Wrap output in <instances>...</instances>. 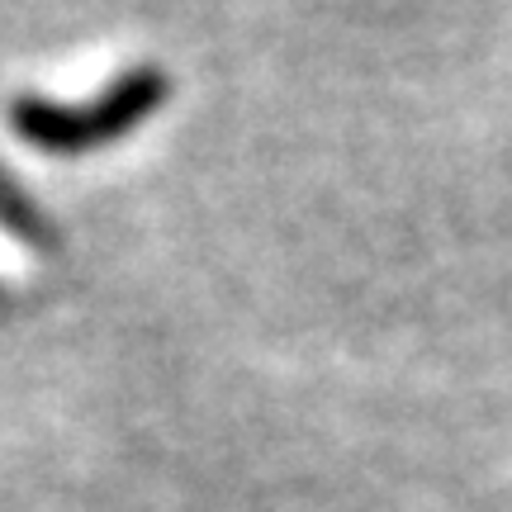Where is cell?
I'll return each instance as SVG.
<instances>
[{"label": "cell", "instance_id": "cell-1", "mask_svg": "<svg viewBox=\"0 0 512 512\" xmlns=\"http://www.w3.org/2000/svg\"><path fill=\"white\" fill-rule=\"evenodd\" d=\"M166 100V76L162 72H128L124 81H114L110 91L100 95L86 110L72 105H53V100H38L24 95L10 110V124L24 143L48 147V152H86L95 143H110L119 133L147 119Z\"/></svg>", "mask_w": 512, "mask_h": 512}, {"label": "cell", "instance_id": "cell-2", "mask_svg": "<svg viewBox=\"0 0 512 512\" xmlns=\"http://www.w3.org/2000/svg\"><path fill=\"white\" fill-rule=\"evenodd\" d=\"M0 223H5L10 233H19V238H29V242L48 238V228H43V219H38V209L24 200L5 176H0Z\"/></svg>", "mask_w": 512, "mask_h": 512}]
</instances>
